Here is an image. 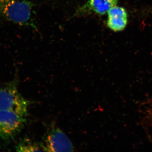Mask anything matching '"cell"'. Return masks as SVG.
<instances>
[{"instance_id": "obj_4", "label": "cell", "mask_w": 152, "mask_h": 152, "mask_svg": "<svg viewBox=\"0 0 152 152\" xmlns=\"http://www.w3.org/2000/svg\"><path fill=\"white\" fill-rule=\"evenodd\" d=\"M43 151L73 152L74 148L69 139L62 131L53 125L48 130L41 145Z\"/></svg>"}, {"instance_id": "obj_6", "label": "cell", "mask_w": 152, "mask_h": 152, "mask_svg": "<svg viewBox=\"0 0 152 152\" xmlns=\"http://www.w3.org/2000/svg\"><path fill=\"white\" fill-rule=\"evenodd\" d=\"M118 3V0H88L83 8L95 13L104 15L117 6Z\"/></svg>"}, {"instance_id": "obj_1", "label": "cell", "mask_w": 152, "mask_h": 152, "mask_svg": "<svg viewBox=\"0 0 152 152\" xmlns=\"http://www.w3.org/2000/svg\"><path fill=\"white\" fill-rule=\"evenodd\" d=\"M33 7L28 0H0V17L19 26H32Z\"/></svg>"}, {"instance_id": "obj_7", "label": "cell", "mask_w": 152, "mask_h": 152, "mask_svg": "<svg viewBox=\"0 0 152 152\" xmlns=\"http://www.w3.org/2000/svg\"><path fill=\"white\" fill-rule=\"evenodd\" d=\"M15 148L17 152L43 151L41 145L27 138L21 140L17 144Z\"/></svg>"}, {"instance_id": "obj_3", "label": "cell", "mask_w": 152, "mask_h": 152, "mask_svg": "<svg viewBox=\"0 0 152 152\" xmlns=\"http://www.w3.org/2000/svg\"><path fill=\"white\" fill-rule=\"evenodd\" d=\"M26 116L11 110H0V144H7L21 132Z\"/></svg>"}, {"instance_id": "obj_5", "label": "cell", "mask_w": 152, "mask_h": 152, "mask_svg": "<svg viewBox=\"0 0 152 152\" xmlns=\"http://www.w3.org/2000/svg\"><path fill=\"white\" fill-rule=\"evenodd\" d=\"M107 25L108 27L115 32L125 29L128 24V14L126 9L115 6L108 12Z\"/></svg>"}, {"instance_id": "obj_2", "label": "cell", "mask_w": 152, "mask_h": 152, "mask_svg": "<svg viewBox=\"0 0 152 152\" xmlns=\"http://www.w3.org/2000/svg\"><path fill=\"white\" fill-rule=\"evenodd\" d=\"M15 80L0 87V110H7L27 116L29 102L19 93Z\"/></svg>"}]
</instances>
